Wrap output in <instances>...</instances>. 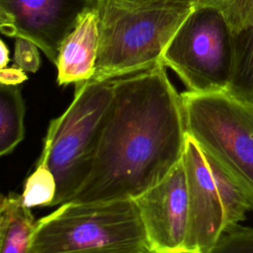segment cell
<instances>
[{
    "instance_id": "obj_4",
    "label": "cell",
    "mask_w": 253,
    "mask_h": 253,
    "mask_svg": "<svg viewBox=\"0 0 253 253\" xmlns=\"http://www.w3.org/2000/svg\"><path fill=\"white\" fill-rule=\"evenodd\" d=\"M113 80L75 84L74 99L50 121L40 159L56 180L50 207L67 203L89 176L113 97Z\"/></svg>"
},
{
    "instance_id": "obj_15",
    "label": "cell",
    "mask_w": 253,
    "mask_h": 253,
    "mask_svg": "<svg viewBox=\"0 0 253 253\" xmlns=\"http://www.w3.org/2000/svg\"><path fill=\"white\" fill-rule=\"evenodd\" d=\"M56 180L45 163L39 158L35 170L25 181L21 194L23 204L27 208L50 207L56 195Z\"/></svg>"
},
{
    "instance_id": "obj_2",
    "label": "cell",
    "mask_w": 253,
    "mask_h": 253,
    "mask_svg": "<svg viewBox=\"0 0 253 253\" xmlns=\"http://www.w3.org/2000/svg\"><path fill=\"white\" fill-rule=\"evenodd\" d=\"M99 50L91 80L110 81L153 67L194 9L191 3L96 0Z\"/></svg>"
},
{
    "instance_id": "obj_11",
    "label": "cell",
    "mask_w": 253,
    "mask_h": 253,
    "mask_svg": "<svg viewBox=\"0 0 253 253\" xmlns=\"http://www.w3.org/2000/svg\"><path fill=\"white\" fill-rule=\"evenodd\" d=\"M37 220L21 195H2L0 201V253H32Z\"/></svg>"
},
{
    "instance_id": "obj_16",
    "label": "cell",
    "mask_w": 253,
    "mask_h": 253,
    "mask_svg": "<svg viewBox=\"0 0 253 253\" xmlns=\"http://www.w3.org/2000/svg\"><path fill=\"white\" fill-rule=\"evenodd\" d=\"M196 6L218 10L228 23L233 36L253 26V0H197Z\"/></svg>"
},
{
    "instance_id": "obj_20",
    "label": "cell",
    "mask_w": 253,
    "mask_h": 253,
    "mask_svg": "<svg viewBox=\"0 0 253 253\" xmlns=\"http://www.w3.org/2000/svg\"><path fill=\"white\" fill-rule=\"evenodd\" d=\"M133 3H191L196 6L197 0H124Z\"/></svg>"
},
{
    "instance_id": "obj_1",
    "label": "cell",
    "mask_w": 253,
    "mask_h": 253,
    "mask_svg": "<svg viewBox=\"0 0 253 253\" xmlns=\"http://www.w3.org/2000/svg\"><path fill=\"white\" fill-rule=\"evenodd\" d=\"M165 68L158 62L113 80L93 167L68 202L135 200L182 159L187 136L183 102Z\"/></svg>"
},
{
    "instance_id": "obj_14",
    "label": "cell",
    "mask_w": 253,
    "mask_h": 253,
    "mask_svg": "<svg viewBox=\"0 0 253 253\" xmlns=\"http://www.w3.org/2000/svg\"><path fill=\"white\" fill-rule=\"evenodd\" d=\"M203 151V150H202ZM212 175L224 212L225 229L239 224L245 219L246 212L251 207L238 185L210 155L203 152Z\"/></svg>"
},
{
    "instance_id": "obj_19",
    "label": "cell",
    "mask_w": 253,
    "mask_h": 253,
    "mask_svg": "<svg viewBox=\"0 0 253 253\" xmlns=\"http://www.w3.org/2000/svg\"><path fill=\"white\" fill-rule=\"evenodd\" d=\"M27 79L25 71L17 66L0 68V84L18 86Z\"/></svg>"
},
{
    "instance_id": "obj_7",
    "label": "cell",
    "mask_w": 253,
    "mask_h": 253,
    "mask_svg": "<svg viewBox=\"0 0 253 253\" xmlns=\"http://www.w3.org/2000/svg\"><path fill=\"white\" fill-rule=\"evenodd\" d=\"M96 0H0V30L34 42L55 64L65 38Z\"/></svg>"
},
{
    "instance_id": "obj_17",
    "label": "cell",
    "mask_w": 253,
    "mask_h": 253,
    "mask_svg": "<svg viewBox=\"0 0 253 253\" xmlns=\"http://www.w3.org/2000/svg\"><path fill=\"white\" fill-rule=\"evenodd\" d=\"M207 253H253V228L236 224L225 229Z\"/></svg>"
},
{
    "instance_id": "obj_8",
    "label": "cell",
    "mask_w": 253,
    "mask_h": 253,
    "mask_svg": "<svg viewBox=\"0 0 253 253\" xmlns=\"http://www.w3.org/2000/svg\"><path fill=\"white\" fill-rule=\"evenodd\" d=\"M153 253H186L188 190L182 159L159 183L134 200Z\"/></svg>"
},
{
    "instance_id": "obj_22",
    "label": "cell",
    "mask_w": 253,
    "mask_h": 253,
    "mask_svg": "<svg viewBox=\"0 0 253 253\" xmlns=\"http://www.w3.org/2000/svg\"><path fill=\"white\" fill-rule=\"evenodd\" d=\"M147 253H153V252H152V251H149V252H147Z\"/></svg>"
},
{
    "instance_id": "obj_6",
    "label": "cell",
    "mask_w": 253,
    "mask_h": 253,
    "mask_svg": "<svg viewBox=\"0 0 253 253\" xmlns=\"http://www.w3.org/2000/svg\"><path fill=\"white\" fill-rule=\"evenodd\" d=\"M160 62L172 69L187 91L226 92L233 70V34L216 9L195 6L177 29Z\"/></svg>"
},
{
    "instance_id": "obj_21",
    "label": "cell",
    "mask_w": 253,
    "mask_h": 253,
    "mask_svg": "<svg viewBox=\"0 0 253 253\" xmlns=\"http://www.w3.org/2000/svg\"><path fill=\"white\" fill-rule=\"evenodd\" d=\"M1 47V59H0V68H5L8 67V62H9V49L7 47V45L5 44V42L3 41H1L0 43Z\"/></svg>"
},
{
    "instance_id": "obj_13",
    "label": "cell",
    "mask_w": 253,
    "mask_h": 253,
    "mask_svg": "<svg viewBox=\"0 0 253 253\" xmlns=\"http://www.w3.org/2000/svg\"><path fill=\"white\" fill-rule=\"evenodd\" d=\"M234 63L226 93L253 106V26L233 36Z\"/></svg>"
},
{
    "instance_id": "obj_18",
    "label": "cell",
    "mask_w": 253,
    "mask_h": 253,
    "mask_svg": "<svg viewBox=\"0 0 253 253\" xmlns=\"http://www.w3.org/2000/svg\"><path fill=\"white\" fill-rule=\"evenodd\" d=\"M13 61L15 66L25 72H37L41 66L39 47L29 40L16 38Z\"/></svg>"
},
{
    "instance_id": "obj_12",
    "label": "cell",
    "mask_w": 253,
    "mask_h": 253,
    "mask_svg": "<svg viewBox=\"0 0 253 253\" xmlns=\"http://www.w3.org/2000/svg\"><path fill=\"white\" fill-rule=\"evenodd\" d=\"M25 103L19 86L0 84V155L11 153L25 136Z\"/></svg>"
},
{
    "instance_id": "obj_5",
    "label": "cell",
    "mask_w": 253,
    "mask_h": 253,
    "mask_svg": "<svg viewBox=\"0 0 253 253\" xmlns=\"http://www.w3.org/2000/svg\"><path fill=\"white\" fill-rule=\"evenodd\" d=\"M187 133L244 193L253 210V106L226 92L181 93Z\"/></svg>"
},
{
    "instance_id": "obj_9",
    "label": "cell",
    "mask_w": 253,
    "mask_h": 253,
    "mask_svg": "<svg viewBox=\"0 0 253 253\" xmlns=\"http://www.w3.org/2000/svg\"><path fill=\"white\" fill-rule=\"evenodd\" d=\"M183 163L189 210L186 253H207L224 231V212L205 155L188 133Z\"/></svg>"
},
{
    "instance_id": "obj_3",
    "label": "cell",
    "mask_w": 253,
    "mask_h": 253,
    "mask_svg": "<svg viewBox=\"0 0 253 253\" xmlns=\"http://www.w3.org/2000/svg\"><path fill=\"white\" fill-rule=\"evenodd\" d=\"M134 200L64 203L37 220L32 253H147Z\"/></svg>"
},
{
    "instance_id": "obj_10",
    "label": "cell",
    "mask_w": 253,
    "mask_h": 253,
    "mask_svg": "<svg viewBox=\"0 0 253 253\" xmlns=\"http://www.w3.org/2000/svg\"><path fill=\"white\" fill-rule=\"evenodd\" d=\"M99 15L96 6L87 10L65 38L55 62L58 85L92 79L99 50Z\"/></svg>"
}]
</instances>
